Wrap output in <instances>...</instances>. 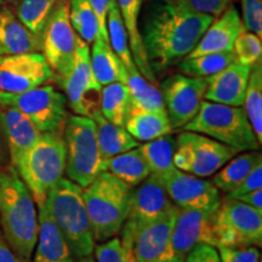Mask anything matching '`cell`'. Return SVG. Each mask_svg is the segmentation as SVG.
<instances>
[{
	"instance_id": "obj_13",
	"label": "cell",
	"mask_w": 262,
	"mask_h": 262,
	"mask_svg": "<svg viewBox=\"0 0 262 262\" xmlns=\"http://www.w3.org/2000/svg\"><path fill=\"white\" fill-rule=\"evenodd\" d=\"M67 104L77 116L89 117L100 110L101 85L95 79L90 63V48L77 35L74 64L71 73L61 80Z\"/></svg>"
},
{
	"instance_id": "obj_41",
	"label": "cell",
	"mask_w": 262,
	"mask_h": 262,
	"mask_svg": "<svg viewBox=\"0 0 262 262\" xmlns=\"http://www.w3.org/2000/svg\"><path fill=\"white\" fill-rule=\"evenodd\" d=\"M243 25L247 31L262 38V0H241Z\"/></svg>"
},
{
	"instance_id": "obj_5",
	"label": "cell",
	"mask_w": 262,
	"mask_h": 262,
	"mask_svg": "<svg viewBox=\"0 0 262 262\" xmlns=\"http://www.w3.org/2000/svg\"><path fill=\"white\" fill-rule=\"evenodd\" d=\"M131 188L108 171H102L89 186L83 196L95 242L119 234L129 212Z\"/></svg>"
},
{
	"instance_id": "obj_12",
	"label": "cell",
	"mask_w": 262,
	"mask_h": 262,
	"mask_svg": "<svg viewBox=\"0 0 262 262\" xmlns=\"http://www.w3.org/2000/svg\"><path fill=\"white\" fill-rule=\"evenodd\" d=\"M172 205L173 203L169 198L163 182L153 173L136 187L131 188L129 212L119 232L122 233L119 239L124 249L130 247L141 228L158 219Z\"/></svg>"
},
{
	"instance_id": "obj_22",
	"label": "cell",
	"mask_w": 262,
	"mask_h": 262,
	"mask_svg": "<svg viewBox=\"0 0 262 262\" xmlns=\"http://www.w3.org/2000/svg\"><path fill=\"white\" fill-rule=\"evenodd\" d=\"M41 48L40 35L29 31L9 6L0 5V56L39 52Z\"/></svg>"
},
{
	"instance_id": "obj_40",
	"label": "cell",
	"mask_w": 262,
	"mask_h": 262,
	"mask_svg": "<svg viewBox=\"0 0 262 262\" xmlns=\"http://www.w3.org/2000/svg\"><path fill=\"white\" fill-rule=\"evenodd\" d=\"M220 262H260L261 254L257 247H226L219 245Z\"/></svg>"
},
{
	"instance_id": "obj_32",
	"label": "cell",
	"mask_w": 262,
	"mask_h": 262,
	"mask_svg": "<svg viewBox=\"0 0 262 262\" xmlns=\"http://www.w3.org/2000/svg\"><path fill=\"white\" fill-rule=\"evenodd\" d=\"M139 148L145 158L150 173L162 178L175 169L173 153L176 148V139L171 135H165L158 139L146 141Z\"/></svg>"
},
{
	"instance_id": "obj_10",
	"label": "cell",
	"mask_w": 262,
	"mask_h": 262,
	"mask_svg": "<svg viewBox=\"0 0 262 262\" xmlns=\"http://www.w3.org/2000/svg\"><path fill=\"white\" fill-rule=\"evenodd\" d=\"M215 235L217 247H261L262 211L226 195L216 210Z\"/></svg>"
},
{
	"instance_id": "obj_46",
	"label": "cell",
	"mask_w": 262,
	"mask_h": 262,
	"mask_svg": "<svg viewBox=\"0 0 262 262\" xmlns=\"http://www.w3.org/2000/svg\"><path fill=\"white\" fill-rule=\"evenodd\" d=\"M0 262H25L12 250L0 226Z\"/></svg>"
},
{
	"instance_id": "obj_9",
	"label": "cell",
	"mask_w": 262,
	"mask_h": 262,
	"mask_svg": "<svg viewBox=\"0 0 262 262\" xmlns=\"http://www.w3.org/2000/svg\"><path fill=\"white\" fill-rule=\"evenodd\" d=\"M0 104L17 108L41 133L63 131L67 98L52 85H40L18 94L0 93Z\"/></svg>"
},
{
	"instance_id": "obj_36",
	"label": "cell",
	"mask_w": 262,
	"mask_h": 262,
	"mask_svg": "<svg viewBox=\"0 0 262 262\" xmlns=\"http://www.w3.org/2000/svg\"><path fill=\"white\" fill-rule=\"evenodd\" d=\"M60 0H19L16 16L35 34H42L49 18Z\"/></svg>"
},
{
	"instance_id": "obj_47",
	"label": "cell",
	"mask_w": 262,
	"mask_h": 262,
	"mask_svg": "<svg viewBox=\"0 0 262 262\" xmlns=\"http://www.w3.org/2000/svg\"><path fill=\"white\" fill-rule=\"evenodd\" d=\"M238 201L245 203L251 208L256 209L258 211H262V188L256 189V191L245 193V194L238 196Z\"/></svg>"
},
{
	"instance_id": "obj_30",
	"label": "cell",
	"mask_w": 262,
	"mask_h": 262,
	"mask_svg": "<svg viewBox=\"0 0 262 262\" xmlns=\"http://www.w3.org/2000/svg\"><path fill=\"white\" fill-rule=\"evenodd\" d=\"M131 108V96L126 84L114 81L101 88L100 111L111 123L125 126Z\"/></svg>"
},
{
	"instance_id": "obj_1",
	"label": "cell",
	"mask_w": 262,
	"mask_h": 262,
	"mask_svg": "<svg viewBox=\"0 0 262 262\" xmlns=\"http://www.w3.org/2000/svg\"><path fill=\"white\" fill-rule=\"evenodd\" d=\"M214 17L201 14L183 0H159L141 32L153 73H160L187 57Z\"/></svg>"
},
{
	"instance_id": "obj_25",
	"label": "cell",
	"mask_w": 262,
	"mask_h": 262,
	"mask_svg": "<svg viewBox=\"0 0 262 262\" xmlns=\"http://www.w3.org/2000/svg\"><path fill=\"white\" fill-rule=\"evenodd\" d=\"M96 125V140L98 150L103 160L111 159L120 153L140 146V142L127 133L124 126L111 123L98 110L91 116Z\"/></svg>"
},
{
	"instance_id": "obj_51",
	"label": "cell",
	"mask_w": 262,
	"mask_h": 262,
	"mask_svg": "<svg viewBox=\"0 0 262 262\" xmlns=\"http://www.w3.org/2000/svg\"><path fill=\"white\" fill-rule=\"evenodd\" d=\"M2 4H4V0H0V5Z\"/></svg>"
},
{
	"instance_id": "obj_7",
	"label": "cell",
	"mask_w": 262,
	"mask_h": 262,
	"mask_svg": "<svg viewBox=\"0 0 262 262\" xmlns=\"http://www.w3.org/2000/svg\"><path fill=\"white\" fill-rule=\"evenodd\" d=\"M67 178L85 188L104 171L96 140V125L89 117L68 116L63 127Z\"/></svg>"
},
{
	"instance_id": "obj_26",
	"label": "cell",
	"mask_w": 262,
	"mask_h": 262,
	"mask_svg": "<svg viewBox=\"0 0 262 262\" xmlns=\"http://www.w3.org/2000/svg\"><path fill=\"white\" fill-rule=\"evenodd\" d=\"M91 45L93 49L90 51V63L97 83L101 86L114 81H122L125 84L126 68L114 54L110 40L97 35Z\"/></svg>"
},
{
	"instance_id": "obj_27",
	"label": "cell",
	"mask_w": 262,
	"mask_h": 262,
	"mask_svg": "<svg viewBox=\"0 0 262 262\" xmlns=\"http://www.w3.org/2000/svg\"><path fill=\"white\" fill-rule=\"evenodd\" d=\"M124 127L139 142L158 139L169 135L172 131L166 112H153L135 107L130 108Z\"/></svg>"
},
{
	"instance_id": "obj_23",
	"label": "cell",
	"mask_w": 262,
	"mask_h": 262,
	"mask_svg": "<svg viewBox=\"0 0 262 262\" xmlns=\"http://www.w3.org/2000/svg\"><path fill=\"white\" fill-rule=\"evenodd\" d=\"M34 249L33 262H74L77 260L45 204L39 206L38 237Z\"/></svg>"
},
{
	"instance_id": "obj_39",
	"label": "cell",
	"mask_w": 262,
	"mask_h": 262,
	"mask_svg": "<svg viewBox=\"0 0 262 262\" xmlns=\"http://www.w3.org/2000/svg\"><path fill=\"white\" fill-rule=\"evenodd\" d=\"M94 250L96 262H130L129 255L117 237L102 242Z\"/></svg>"
},
{
	"instance_id": "obj_14",
	"label": "cell",
	"mask_w": 262,
	"mask_h": 262,
	"mask_svg": "<svg viewBox=\"0 0 262 262\" xmlns=\"http://www.w3.org/2000/svg\"><path fill=\"white\" fill-rule=\"evenodd\" d=\"M180 211L173 204L164 214L141 228L125 249L135 262H185L173 251L171 234Z\"/></svg>"
},
{
	"instance_id": "obj_4",
	"label": "cell",
	"mask_w": 262,
	"mask_h": 262,
	"mask_svg": "<svg viewBox=\"0 0 262 262\" xmlns=\"http://www.w3.org/2000/svg\"><path fill=\"white\" fill-rule=\"evenodd\" d=\"M31 191L35 205H44L49 192L63 178L66 143L63 131L41 133L37 142L14 166Z\"/></svg>"
},
{
	"instance_id": "obj_34",
	"label": "cell",
	"mask_w": 262,
	"mask_h": 262,
	"mask_svg": "<svg viewBox=\"0 0 262 262\" xmlns=\"http://www.w3.org/2000/svg\"><path fill=\"white\" fill-rule=\"evenodd\" d=\"M243 108L258 142L262 143V60L251 66Z\"/></svg>"
},
{
	"instance_id": "obj_52",
	"label": "cell",
	"mask_w": 262,
	"mask_h": 262,
	"mask_svg": "<svg viewBox=\"0 0 262 262\" xmlns=\"http://www.w3.org/2000/svg\"><path fill=\"white\" fill-rule=\"evenodd\" d=\"M129 257H130V256H129ZM130 262H135V261H134V260H133V258H131V257H130Z\"/></svg>"
},
{
	"instance_id": "obj_38",
	"label": "cell",
	"mask_w": 262,
	"mask_h": 262,
	"mask_svg": "<svg viewBox=\"0 0 262 262\" xmlns=\"http://www.w3.org/2000/svg\"><path fill=\"white\" fill-rule=\"evenodd\" d=\"M233 51L238 62L243 64L253 66L261 61L262 41L253 32L245 31L235 39Z\"/></svg>"
},
{
	"instance_id": "obj_42",
	"label": "cell",
	"mask_w": 262,
	"mask_h": 262,
	"mask_svg": "<svg viewBox=\"0 0 262 262\" xmlns=\"http://www.w3.org/2000/svg\"><path fill=\"white\" fill-rule=\"evenodd\" d=\"M262 188V163L249 172V175L235 187L233 191L229 192L227 196L229 198H238V196L245 194V193L256 191Z\"/></svg>"
},
{
	"instance_id": "obj_45",
	"label": "cell",
	"mask_w": 262,
	"mask_h": 262,
	"mask_svg": "<svg viewBox=\"0 0 262 262\" xmlns=\"http://www.w3.org/2000/svg\"><path fill=\"white\" fill-rule=\"evenodd\" d=\"M185 262H220V257L216 248L208 244H201L186 256Z\"/></svg>"
},
{
	"instance_id": "obj_17",
	"label": "cell",
	"mask_w": 262,
	"mask_h": 262,
	"mask_svg": "<svg viewBox=\"0 0 262 262\" xmlns=\"http://www.w3.org/2000/svg\"><path fill=\"white\" fill-rule=\"evenodd\" d=\"M159 179L169 198L180 209L217 210L221 204L220 191L212 181L203 180L176 168Z\"/></svg>"
},
{
	"instance_id": "obj_43",
	"label": "cell",
	"mask_w": 262,
	"mask_h": 262,
	"mask_svg": "<svg viewBox=\"0 0 262 262\" xmlns=\"http://www.w3.org/2000/svg\"><path fill=\"white\" fill-rule=\"evenodd\" d=\"M188 6L201 14L210 15L212 17L220 16L231 5V0H183Z\"/></svg>"
},
{
	"instance_id": "obj_15",
	"label": "cell",
	"mask_w": 262,
	"mask_h": 262,
	"mask_svg": "<svg viewBox=\"0 0 262 262\" xmlns=\"http://www.w3.org/2000/svg\"><path fill=\"white\" fill-rule=\"evenodd\" d=\"M205 78L173 74L160 84L164 107L170 125L180 129L188 124L199 112L206 91Z\"/></svg>"
},
{
	"instance_id": "obj_2",
	"label": "cell",
	"mask_w": 262,
	"mask_h": 262,
	"mask_svg": "<svg viewBox=\"0 0 262 262\" xmlns=\"http://www.w3.org/2000/svg\"><path fill=\"white\" fill-rule=\"evenodd\" d=\"M0 226L15 254L31 261L38 237V212L31 191L11 164L0 168Z\"/></svg>"
},
{
	"instance_id": "obj_33",
	"label": "cell",
	"mask_w": 262,
	"mask_h": 262,
	"mask_svg": "<svg viewBox=\"0 0 262 262\" xmlns=\"http://www.w3.org/2000/svg\"><path fill=\"white\" fill-rule=\"evenodd\" d=\"M235 58L234 51L212 52L195 57H185L179 62V70L182 74L195 78H208L227 67Z\"/></svg>"
},
{
	"instance_id": "obj_20",
	"label": "cell",
	"mask_w": 262,
	"mask_h": 262,
	"mask_svg": "<svg viewBox=\"0 0 262 262\" xmlns=\"http://www.w3.org/2000/svg\"><path fill=\"white\" fill-rule=\"evenodd\" d=\"M247 31L238 10L234 5H229L217 17H215L206 28L201 40L189 52L187 57L201 56L212 52L232 51L235 39Z\"/></svg>"
},
{
	"instance_id": "obj_48",
	"label": "cell",
	"mask_w": 262,
	"mask_h": 262,
	"mask_svg": "<svg viewBox=\"0 0 262 262\" xmlns=\"http://www.w3.org/2000/svg\"><path fill=\"white\" fill-rule=\"evenodd\" d=\"M9 149L8 145H6L4 126H3L2 114H0V168H4L5 165L9 164Z\"/></svg>"
},
{
	"instance_id": "obj_21",
	"label": "cell",
	"mask_w": 262,
	"mask_h": 262,
	"mask_svg": "<svg viewBox=\"0 0 262 262\" xmlns=\"http://www.w3.org/2000/svg\"><path fill=\"white\" fill-rule=\"evenodd\" d=\"M3 126L9 149L10 164L15 166L40 137L41 131L17 108L0 104Z\"/></svg>"
},
{
	"instance_id": "obj_44",
	"label": "cell",
	"mask_w": 262,
	"mask_h": 262,
	"mask_svg": "<svg viewBox=\"0 0 262 262\" xmlns=\"http://www.w3.org/2000/svg\"><path fill=\"white\" fill-rule=\"evenodd\" d=\"M91 9H93L95 16L97 18L98 24V35L102 37L103 39H108V32H107V16L108 11H110V4L111 0H88Z\"/></svg>"
},
{
	"instance_id": "obj_24",
	"label": "cell",
	"mask_w": 262,
	"mask_h": 262,
	"mask_svg": "<svg viewBox=\"0 0 262 262\" xmlns=\"http://www.w3.org/2000/svg\"><path fill=\"white\" fill-rule=\"evenodd\" d=\"M120 16L126 28L129 47L134 62L140 73L152 84H157L156 74L150 68L139 28V16L143 0H116Z\"/></svg>"
},
{
	"instance_id": "obj_31",
	"label": "cell",
	"mask_w": 262,
	"mask_h": 262,
	"mask_svg": "<svg viewBox=\"0 0 262 262\" xmlns=\"http://www.w3.org/2000/svg\"><path fill=\"white\" fill-rule=\"evenodd\" d=\"M126 86L131 96V107L153 112H165L160 90L140 73L137 68L126 71Z\"/></svg>"
},
{
	"instance_id": "obj_11",
	"label": "cell",
	"mask_w": 262,
	"mask_h": 262,
	"mask_svg": "<svg viewBox=\"0 0 262 262\" xmlns=\"http://www.w3.org/2000/svg\"><path fill=\"white\" fill-rule=\"evenodd\" d=\"M42 55L50 66L54 79L60 83L74 64L77 34L70 22V2L60 0L41 34Z\"/></svg>"
},
{
	"instance_id": "obj_37",
	"label": "cell",
	"mask_w": 262,
	"mask_h": 262,
	"mask_svg": "<svg viewBox=\"0 0 262 262\" xmlns=\"http://www.w3.org/2000/svg\"><path fill=\"white\" fill-rule=\"evenodd\" d=\"M70 2V22L75 34L86 44H93L98 35V24L88 0Z\"/></svg>"
},
{
	"instance_id": "obj_8",
	"label": "cell",
	"mask_w": 262,
	"mask_h": 262,
	"mask_svg": "<svg viewBox=\"0 0 262 262\" xmlns=\"http://www.w3.org/2000/svg\"><path fill=\"white\" fill-rule=\"evenodd\" d=\"M238 153L237 149L210 137L185 130L176 139L173 165L183 172L209 178Z\"/></svg>"
},
{
	"instance_id": "obj_18",
	"label": "cell",
	"mask_w": 262,
	"mask_h": 262,
	"mask_svg": "<svg viewBox=\"0 0 262 262\" xmlns=\"http://www.w3.org/2000/svg\"><path fill=\"white\" fill-rule=\"evenodd\" d=\"M215 215L216 210L180 209L171 234L173 251L180 260L185 261L193 249L201 244L217 247Z\"/></svg>"
},
{
	"instance_id": "obj_3",
	"label": "cell",
	"mask_w": 262,
	"mask_h": 262,
	"mask_svg": "<svg viewBox=\"0 0 262 262\" xmlns=\"http://www.w3.org/2000/svg\"><path fill=\"white\" fill-rule=\"evenodd\" d=\"M44 204L74 257L91 256L95 239L85 206L83 187L70 179L62 178L49 192Z\"/></svg>"
},
{
	"instance_id": "obj_49",
	"label": "cell",
	"mask_w": 262,
	"mask_h": 262,
	"mask_svg": "<svg viewBox=\"0 0 262 262\" xmlns=\"http://www.w3.org/2000/svg\"><path fill=\"white\" fill-rule=\"evenodd\" d=\"M74 262H96L91 256H86V257H80L77 258Z\"/></svg>"
},
{
	"instance_id": "obj_16",
	"label": "cell",
	"mask_w": 262,
	"mask_h": 262,
	"mask_svg": "<svg viewBox=\"0 0 262 262\" xmlns=\"http://www.w3.org/2000/svg\"><path fill=\"white\" fill-rule=\"evenodd\" d=\"M52 79L54 73L40 52L0 56V93H24Z\"/></svg>"
},
{
	"instance_id": "obj_50",
	"label": "cell",
	"mask_w": 262,
	"mask_h": 262,
	"mask_svg": "<svg viewBox=\"0 0 262 262\" xmlns=\"http://www.w3.org/2000/svg\"><path fill=\"white\" fill-rule=\"evenodd\" d=\"M5 3H9V4H17L19 0H4Z\"/></svg>"
},
{
	"instance_id": "obj_6",
	"label": "cell",
	"mask_w": 262,
	"mask_h": 262,
	"mask_svg": "<svg viewBox=\"0 0 262 262\" xmlns=\"http://www.w3.org/2000/svg\"><path fill=\"white\" fill-rule=\"evenodd\" d=\"M183 129L210 137L238 152L260 150L261 147L243 107L204 100L196 116Z\"/></svg>"
},
{
	"instance_id": "obj_19",
	"label": "cell",
	"mask_w": 262,
	"mask_h": 262,
	"mask_svg": "<svg viewBox=\"0 0 262 262\" xmlns=\"http://www.w3.org/2000/svg\"><path fill=\"white\" fill-rule=\"evenodd\" d=\"M251 66L235 60L214 75L205 78L208 86L204 100L211 102L243 107Z\"/></svg>"
},
{
	"instance_id": "obj_35",
	"label": "cell",
	"mask_w": 262,
	"mask_h": 262,
	"mask_svg": "<svg viewBox=\"0 0 262 262\" xmlns=\"http://www.w3.org/2000/svg\"><path fill=\"white\" fill-rule=\"evenodd\" d=\"M107 32L111 47H112L117 57L125 66L126 71L137 68L135 62H134L133 55H131L126 28L124 26L116 0H111L110 11H108L107 16Z\"/></svg>"
},
{
	"instance_id": "obj_29",
	"label": "cell",
	"mask_w": 262,
	"mask_h": 262,
	"mask_svg": "<svg viewBox=\"0 0 262 262\" xmlns=\"http://www.w3.org/2000/svg\"><path fill=\"white\" fill-rule=\"evenodd\" d=\"M262 163L260 150H247L234 156L215 173L212 183L220 192L228 194L232 192L255 166Z\"/></svg>"
},
{
	"instance_id": "obj_28",
	"label": "cell",
	"mask_w": 262,
	"mask_h": 262,
	"mask_svg": "<svg viewBox=\"0 0 262 262\" xmlns=\"http://www.w3.org/2000/svg\"><path fill=\"white\" fill-rule=\"evenodd\" d=\"M104 171L111 172L130 188L136 187L150 175L139 147L104 160Z\"/></svg>"
}]
</instances>
